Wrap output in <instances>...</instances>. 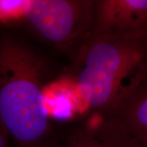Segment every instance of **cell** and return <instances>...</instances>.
Segmentation results:
<instances>
[{
  "mask_svg": "<svg viewBox=\"0 0 147 147\" xmlns=\"http://www.w3.org/2000/svg\"><path fill=\"white\" fill-rule=\"evenodd\" d=\"M53 67L18 37L0 36V123L13 147H57L60 132L46 105Z\"/></svg>",
  "mask_w": 147,
  "mask_h": 147,
  "instance_id": "obj_1",
  "label": "cell"
},
{
  "mask_svg": "<svg viewBox=\"0 0 147 147\" xmlns=\"http://www.w3.org/2000/svg\"><path fill=\"white\" fill-rule=\"evenodd\" d=\"M67 74L89 109L110 115L147 77V34L90 37Z\"/></svg>",
  "mask_w": 147,
  "mask_h": 147,
  "instance_id": "obj_2",
  "label": "cell"
},
{
  "mask_svg": "<svg viewBox=\"0 0 147 147\" xmlns=\"http://www.w3.org/2000/svg\"><path fill=\"white\" fill-rule=\"evenodd\" d=\"M95 0H28L22 21L41 41L72 57L91 35Z\"/></svg>",
  "mask_w": 147,
  "mask_h": 147,
  "instance_id": "obj_3",
  "label": "cell"
},
{
  "mask_svg": "<svg viewBox=\"0 0 147 147\" xmlns=\"http://www.w3.org/2000/svg\"><path fill=\"white\" fill-rule=\"evenodd\" d=\"M116 34H147V0H95L90 37Z\"/></svg>",
  "mask_w": 147,
  "mask_h": 147,
  "instance_id": "obj_4",
  "label": "cell"
},
{
  "mask_svg": "<svg viewBox=\"0 0 147 147\" xmlns=\"http://www.w3.org/2000/svg\"><path fill=\"white\" fill-rule=\"evenodd\" d=\"M60 147H144L111 117L99 115L60 132Z\"/></svg>",
  "mask_w": 147,
  "mask_h": 147,
  "instance_id": "obj_5",
  "label": "cell"
},
{
  "mask_svg": "<svg viewBox=\"0 0 147 147\" xmlns=\"http://www.w3.org/2000/svg\"><path fill=\"white\" fill-rule=\"evenodd\" d=\"M106 116L114 119L131 137L147 147V77Z\"/></svg>",
  "mask_w": 147,
  "mask_h": 147,
  "instance_id": "obj_6",
  "label": "cell"
},
{
  "mask_svg": "<svg viewBox=\"0 0 147 147\" xmlns=\"http://www.w3.org/2000/svg\"><path fill=\"white\" fill-rule=\"evenodd\" d=\"M27 1L0 0V21L3 23L14 22L23 19Z\"/></svg>",
  "mask_w": 147,
  "mask_h": 147,
  "instance_id": "obj_7",
  "label": "cell"
},
{
  "mask_svg": "<svg viewBox=\"0 0 147 147\" xmlns=\"http://www.w3.org/2000/svg\"><path fill=\"white\" fill-rule=\"evenodd\" d=\"M0 147H13L4 127L0 123Z\"/></svg>",
  "mask_w": 147,
  "mask_h": 147,
  "instance_id": "obj_8",
  "label": "cell"
},
{
  "mask_svg": "<svg viewBox=\"0 0 147 147\" xmlns=\"http://www.w3.org/2000/svg\"><path fill=\"white\" fill-rule=\"evenodd\" d=\"M57 147H60V145H59V146H58Z\"/></svg>",
  "mask_w": 147,
  "mask_h": 147,
  "instance_id": "obj_9",
  "label": "cell"
}]
</instances>
